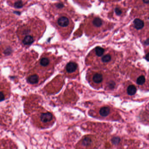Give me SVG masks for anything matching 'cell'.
Wrapping results in <instances>:
<instances>
[{
  "mask_svg": "<svg viewBox=\"0 0 149 149\" xmlns=\"http://www.w3.org/2000/svg\"><path fill=\"white\" fill-rule=\"evenodd\" d=\"M71 20L67 16H62L60 17L57 19V24L60 28H68L71 24Z\"/></svg>",
  "mask_w": 149,
  "mask_h": 149,
  "instance_id": "6da1fadb",
  "label": "cell"
},
{
  "mask_svg": "<svg viewBox=\"0 0 149 149\" xmlns=\"http://www.w3.org/2000/svg\"><path fill=\"white\" fill-rule=\"evenodd\" d=\"M39 119L41 122L43 124H49L53 119V115L52 113L49 112L42 113L39 116Z\"/></svg>",
  "mask_w": 149,
  "mask_h": 149,
  "instance_id": "7a4b0ae2",
  "label": "cell"
},
{
  "mask_svg": "<svg viewBox=\"0 0 149 149\" xmlns=\"http://www.w3.org/2000/svg\"><path fill=\"white\" fill-rule=\"evenodd\" d=\"M78 64L73 62H69L67 64L65 70L67 73H72L75 72L78 69Z\"/></svg>",
  "mask_w": 149,
  "mask_h": 149,
  "instance_id": "3957f363",
  "label": "cell"
},
{
  "mask_svg": "<svg viewBox=\"0 0 149 149\" xmlns=\"http://www.w3.org/2000/svg\"><path fill=\"white\" fill-rule=\"evenodd\" d=\"M103 80V75L101 73H95L92 77V80L95 84H100Z\"/></svg>",
  "mask_w": 149,
  "mask_h": 149,
  "instance_id": "277c9868",
  "label": "cell"
},
{
  "mask_svg": "<svg viewBox=\"0 0 149 149\" xmlns=\"http://www.w3.org/2000/svg\"><path fill=\"white\" fill-rule=\"evenodd\" d=\"M133 25L136 29L140 30L144 26V22L139 18H136L133 21Z\"/></svg>",
  "mask_w": 149,
  "mask_h": 149,
  "instance_id": "5b68a950",
  "label": "cell"
},
{
  "mask_svg": "<svg viewBox=\"0 0 149 149\" xmlns=\"http://www.w3.org/2000/svg\"><path fill=\"white\" fill-rule=\"evenodd\" d=\"M110 108L108 107H103L100 108L99 111V114L102 117L107 116L109 114Z\"/></svg>",
  "mask_w": 149,
  "mask_h": 149,
  "instance_id": "8992f818",
  "label": "cell"
},
{
  "mask_svg": "<svg viewBox=\"0 0 149 149\" xmlns=\"http://www.w3.org/2000/svg\"><path fill=\"white\" fill-rule=\"evenodd\" d=\"M33 37L31 35H26L22 39V43L25 45H30L34 41Z\"/></svg>",
  "mask_w": 149,
  "mask_h": 149,
  "instance_id": "52a82bcc",
  "label": "cell"
},
{
  "mask_svg": "<svg viewBox=\"0 0 149 149\" xmlns=\"http://www.w3.org/2000/svg\"><path fill=\"white\" fill-rule=\"evenodd\" d=\"M28 82L29 83L32 85L37 84L39 82V77L36 74H32L30 75L28 79Z\"/></svg>",
  "mask_w": 149,
  "mask_h": 149,
  "instance_id": "ba28073f",
  "label": "cell"
},
{
  "mask_svg": "<svg viewBox=\"0 0 149 149\" xmlns=\"http://www.w3.org/2000/svg\"><path fill=\"white\" fill-rule=\"evenodd\" d=\"M50 60L48 58L43 57L39 61V64L42 67H47L50 64Z\"/></svg>",
  "mask_w": 149,
  "mask_h": 149,
  "instance_id": "9c48e42d",
  "label": "cell"
},
{
  "mask_svg": "<svg viewBox=\"0 0 149 149\" xmlns=\"http://www.w3.org/2000/svg\"><path fill=\"white\" fill-rule=\"evenodd\" d=\"M92 24L95 27H100L103 24V21L101 18L96 17L93 19Z\"/></svg>",
  "mask_w": 149,
  "mask_h": 149,
  "instance_id": "30bf717a",
  "label": "cell"
},
{
  "mask_svg": "<svg viewBox=\"0 0 149 149\" xmlns=\"http://www.w3.org/2000/svg\"><path fill=\"white\" fill-rule=\"evenodd\" d=\"M136 91V88L134 85H129L127 89V92L129 95H134L135 94Z\"/></svg>",
  "mask_w": 149,
  "mask_h": 149,
  "instance_id": "8fae6325",
  "label": "cell"
},
{
  "mask_svg": "<svg viewBox=\"0 0 149 149\" xmlns=\"http://www.w3.org/2000/svg\"><path fill=\"white\" fill-rule=\"evenodd\" d=\"M94 52L97 57H101L103 55L105 52V50L101 47L98 46L94 49Z\"/></svg>",
  "mask_w": 149,
  "mask_h": 149,
  "instance_id": "7c38bea8",
  "label": "cell"
},
{
  "mask_svg": "<svg viewBox=\"0 0 149 149\" xmlns=\"http://www.w3.org/2000/svg\"><path fill=\"white\" fill-rule=\"evenodd\" d=\"M112 60V57L110 54H106L102 56V57L101 59V61L104 63H108L110 62Z\"/></svg>",
  "mask_w": 149,
  "mask_h": 149,
  "instance_id": "4fadbf2b",
  "label": "cell"
},
{
  "mask_svg": "<svg viewBox=\"0 0 149 149\" xmlns=\"http://www.w3.org/2000/svg\"><path fill=\"white\" fill-rule=\"evenodd\" d=\"M145 80H146V79H145L144 76L143 75H141V76H139L137 79L136 83L138 85H142L145 82Z\"/></svg>",
  "mask_w": 149,
  "mask_h": 149,
  "instance_id": "5bb4252c",
  "label": "cell"
},
{
  "mask_svg": "<svg viewBox=\"0 0 149 149\" xmlns=\"http://www.w3.org/2000/svg\"><path fill=\"white\" fill-rule=\"evenodd\" d=\"M23 6V3L22 1H17L14 3V6L17 8H20Z\"/></svg>",
  "mask_w": 149,
  "mask_h": 149,
  "instance_id": "9a60e30c",
  "label": "cell"
},
{
  "mask_svg": "<svg viewBox=\"0 0 149 149\" xmlns=\"http://www.w3.org/2000/svg\"><path fill=\"white\" fill-rule=\"evenodd\" d=\"M115 85V82L113 81H111L108 83V87L110 89H113V88H114Z\"/></svg>",
  "mask_w": 149,
  "mask_h": 149,
  "instance_id": "2e32d148",
  "label": "cell"
},
{
  "mask_svg": "<svg viewBox=\"0 0 149 149\" xmlns=\"http://www.w3.org/2000/svg\"><path fill=\"white\" fill-rule=\"evenodd\" d=\"M120 140V139L119 138L117 137H115L113 138L112 141V142H113V144H117L119 142Z\"/></svg>",
  "mask_w": 149,
  "mask_h": 149,
  "instance_id": "e0dca14e",
  "label": "cell"
},
{
  "mask_svg": "<svg viewBox=\"0 0 149 149\" xmlns=\"http://www.w3.org/2000/svg\"><path fill=\"white\" fill-rule=\"evenodd\" d=\"M115 12L117 15H120L122 13V11L121 9L119 7H116L115 9Z\"/></svg>",
  "mask_w": 149,
  "mask_h": 149,
  "instance_id": "ac0fdd59",
  "label": "cell"
},
{
  "mask_svg": "<svg viewBox=\"0 0 149 149\" xmlns=\"http://www.w3.org/2000/svg\"><path fill=\"white\" fill-rule=\"evenodd\" d=\"M145 59L147 61H149V53H147V54L145 56Z\"/></svg>",
  "mask_w": 149,
  "mask_h": 149,
  "instance_id": "d6986e66",
  "label": "cell"
},
{
  "mask_svg": "<svg viewBox=\"0 0 149 149\" xmlns=\"http://www.w3.org/2000/svg\"><path fill=\"white\" fill-rule=\"evenodd\" d=\"M143 2L145 3H147H147H149V0H143Z\"/></svg>",
  "mask_w": 149,
  "mask_h": 149,
  "instance_id": "ffe728a7",
  "label": "cell"
}]
</instances>
